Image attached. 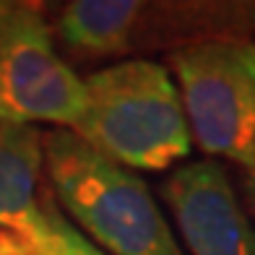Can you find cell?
<instances>
[{
    "label": "cell",
    "instance_id": "3957f363",
    "mask_svg": "<svg viewBox=\"0 0 255 255\" xmlns=\"http://www.w3.org/2000/svg\"><path fill=\"white\" fill-rule=\"evenodd\" d=\"M190 138L245 169L255 156V42L216 37L172 52Z\"/></svg>",
    "mask_w": 255,
    "mask_h": 255
},
{
    "label": "cell",
    "instance_id": "ba28073f",
    "mask_svg": "<svg viewBox=\"0 0 255 255\" xmlns=\"http://www.w3.org/2000/svg\"><path fill=\"white\" fill-rule=\"evenodd\" d=\"M26 255H104V253L91 240H86V235L78 227L68 222L65 211L50 190L47 198H44L39 235Z\"/></svg>",
    "mask_w": 255,
    "mask_h": 255
},
{
    "label": "cell",
    "instance_id": "9c48e42d",
    "mask_svg": "<svg viewBox=\"0 0 255 255\" xmlns=\"http://www.w3.org/2000/svg\"><path fill=\"white\" fill-rule=\"evenodd\" d=\"M245 172V185H248V193H250V201H253V206H255V156H253V161L242 169Z\"/></svg>",
    "mask_w": 255,
    "mask_h": 255
},
{
    "label": "cell",
    "instance_id": "7a4b0ae2",
    "mask_svg": "<svg viewBox=\"0 0 255 255\" xmlns=\"http://www.w3.org/2000/svg\"><path fill=\"white\" fill-rule=\"evenodd\" d=\"M86 107L76 133L125 169L161 172L190 156L182 99L164 65L125 60L84 78Z\"/></svg>",
    "mask_w": 255,
    "mask_h": 255
},
{
    "label": "cell",
    "instance_id": "5b68a950",
    "mask_svg": "<svg viewBox=\"0 0 255 255\" xmlns=\"http://www.w3.org/2000/svg\"><path fill=\"white\" fill-rule=\"evenodd\" d=\"M161 195L190 255H255V227L219 161L201 159L175 169Z\"/></svg>",
    "mask_w": 255,
    "mask_h": 255
},
{
    "label": "cell",
    "instance_id": "30bf717a",
    "mask_svg": "<svg viewBox=\"0 0 255 255\" xmlns=\"http://www.w3.org/2000/svg\"><path fill=\"white\" fill-rule=\"evenodd\" d=\"M16 8V3H5V0H0V29H3L5 24V18L10 16V10Z\"/></svg>",
    "mask_w": 255,
    "mask_h": 255
},
{
    "label": "cell",
    "instance_id": "8992f818",
    "mask_svg": "<svg viewBox=\"0 0 255 255\" xmlns=\"http://www.w3.org/2000/svg\"><path fill=\"white\" fill-rule=\"evenodd\" d=\"M44 133L34 125L0 123V235L29 253L42 227L44 198Z\"/></svg>",
    "mask_w": 255,
    "mask_h": 255
},
{
    "label": "cell",
    "instance_id": "277c9868",
    "mask_svg": "<svg viewBox=\"0 0 255 255\" xmlns=\"http://www.w3.org/2000/svg\"><path fill=\"white\" fill-rule=\"evenodd\" d=\"M84 107V78L55 52L44 16L16 5L0 29V123L73 130Z\"/></svg>",
    "mask_w": 255,
    "mask_h": 255
},
{
    "label": "cell",
    "instance_id": "6da1fadb",
    "mask_svg": "<svg viewBox=\"0 0 255 255\" xmlns=\"http://www.w3.org/2000/svg\"><path fill=\"white\" fill-rule=\"evenodd\" d=\"M44 172L60 208L110 255H188L148 185L76 133H44Z\"/></svg>",
    "mask_w": 255,
    "mask_h": 255
},
{
    "label": "cell",
    "instance_id": "8fae6325",
    "mask_svg": "<svg viewBox=\"0 0 255 255\" xmlns=\"http://www.w3.org/2000/svg\"><path fill=\"white\" fill-rule=\"evenodd\" d=\"M0 255H24V253H21V250H18L10 240H5L3 245H0Z\"/></svg>",
    "mask_w": 255,
    "mask_h": 255
},
{
    "label": "cell",
    "instance_id": "7c38bea8",
    "mask_svg": "<svg viewBox=\"0 0 255 255\" xmlns=\"http://www.w3.org/2000/svg\"><path fill=\"white\" fill-rule=\"evenodd\" d=\"M3 242H5V237H3V235H0V245H3Z\"/></svg>",
    "mask_w": 255,
    "mask_h": 255
},
{
    "label": "cell",
    "instance_id": "52a82bcc",
    "mask_svg": "<svg viewBox=\"0 0 255 255\" xmlns=\"http://www.w3.org/2000/svg\"><path fill=\"white\" fill-rule=\"evenodd\" d=\"M135 0H76L57 18L60 39L78 55L118 57L130 52Z\"/></svg>",
    "mask_w": 255,
    "mask_h": 255
}]
</instances>
